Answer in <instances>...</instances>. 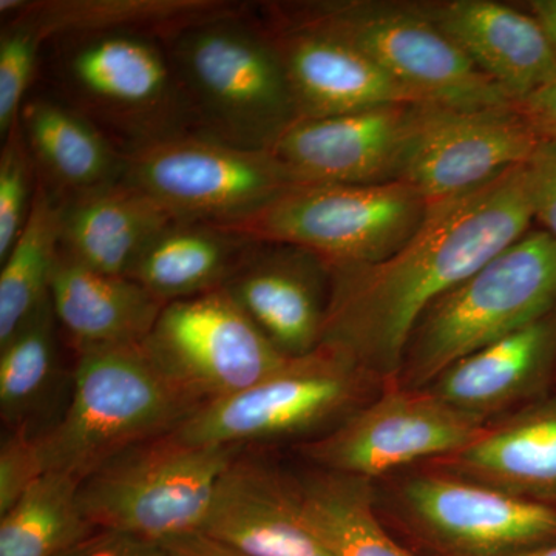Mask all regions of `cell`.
<instances>
[{
  "instance_id": "1",
  "label": "cell",
  "mask_w": 556,
  "mask_h": 556,
  "mask_svg": "<svg viewBox=\"0 0 556 556\" xmlns=\"http://www.w3.org/2000/svg\"><path fill=\"white\" fill-rule=\"evenodd\" d=\"M527 166L428 204L426 217L390 257L331 268L320 346L345 354L379 382H397L424 313L529 232Z\"/></svg>"
},
{
  "instance_id": "2",
  "label": "cell",
  "mask_w": 556,
  "mask_h": 556,
  "mask_svg": "<svg viewBox=\"0 0 556 556\" xmlns=\"http://www.w3.org/2000/svg\"><path fill=\"white\" fill-rule=\"evenodd\" d=\"M248 11L192 25L164 40V47L193 134L270 150L299 115L276 43Z\"/></svg>"
},
{
  "instance_id": "3",
  "label": "cell",
  "mask_w": 556,
  "mask_h": 556,
  "mask_svg": "<svg viewBox=\"0 0 556 556\" xmlns=\"http://www.w3.org/2000/svg\"><path fill=\"white\" fill-rule=\"evenodd\" d=\"M199 408L142 343L84 351L67 407L38 433L46 473L80 482L124 450L174 433Z\"/></svg>"
},
{
  "instance_id": "4",
  "label": "cell",
  "mask_w": 556,
  "mask_h": 556,
  "mask_svg": "<svg viewBox=\"0 0 556 556\" xmlns=\"http://www.w3.org/2000/svg\"><path fill=\"white\" fill-rule=\"evenodd\" d=\"M556 311V239L527 232L417 321L399 386L422 390L459 358Z\"/></svg>"
},
{
  "instance_id": "5",
  "label": "cell",
  "mask_w": 556,
  "mask_h": 556,
  "mask_svg": "<svg viewBox=\"0 0 556 556\" xmlns=\"http://www.w3.org/2000/svg\"><path fill=\"white\" fill-rule=\"evenodd\" d=\"M270 24L311 28L362 51L424 101L452 108L514 102L419 3L327 0L266 7Z\"/></svg>"
},
{
  "instance_id": "6",
  "label": "cell",
  "mask_w": 556,
  "mask_h": 556,
  "mask_svg": "<svg viewBox=\"0 0 556 556\" xmlns=\"http://www.w3.org/2000/svg\"><path fill=\"white\" fill-rule=\"evenodd\" d=\"M243 447L192 445L174 433L124 450L79 482L98 530L163 541L200 532L226 468Z\"/></svg>"
},
{
  "instance_id": "7",
  "label": "cell",
  "mask_w": 556,
  "mask_h": 556,
  "mask_svg": "<svg viewBox=\"0 0 556 556\" xmlns=\"http://www.w3.org/2000/svg\"><path fill=\"white\" fill-rule=\"evenodd\" d=\"M58 40L65 102L123 152L193 134L163 40L121 33Z\"/></svg>"
},
{
  "instance_id": "8",
  "label": "cell",
  "mask_w": 556,
  "mask_h": 556,
  "mask_svg": "<svg viewBox=\"0 0 556 556\" xmlns=\"http://www.w3.org/2000/svg\"><path fill=\"white\" fill-rule=\"evenodd\" d=\"M408 182H299L244 222L225 228L265 243L291 244L331 268L380 262L404 247L426 217Z\"/></svg>"
},
{
  "instance_id": "9",
  "label": "cell",
  "mask_w": 556,
  "mask_h": 556,
  "mask_svg": "<svg viewBox=\"0 0 556 556\" xmlns=\"http://www.w3.org/2000/svg\"><path fill=\"white\" fill-rule=\"evenodd\" d=\"M379 380L345 354L318 346L255 386L197 409L174 431L192 445L244 447L338 426L375 397Z\"/></svg>"
},
{
  "instance_id": "10",
  "label": "cell",
  "mask_w": 556,
  "mask_h": 556,
  "mask_svg": "<svg viewBox=\"0 0 556 556\" xmlns=\"http://www.w3.org/2000/svg\"><path fill=\"white\" fill-rule=\"evenodd\" d=\"M123 181L178 219L232 226L268 206L300 179L270 150L181 135L124 152Z\"/></svg>"
},
{
  "instance_id": "11",
  "label": "cell",
  "mask_w": 556,
  "mask_h": 556,
  "mask_svg": "<svg viewBox=\"0 0 556 556\" xmlns=\"http://www.w3.org/2000/svg\"><path fill=\"white\" fill-rule=\"evenodd\" d=\"M142 346L200 407L255 386L291 358L223 288L167 303Z\"/></svg>"
},
{
  "instance_id": "12",
  "label": "cell",
  "mask_w": 556,
  "mask_h": 556,
  "mask_svg": "<svg viewBox=\"0 0 556 556\" xmlns=\"http://www.w3.org/2000/svg\"><path fill=\"white\" fill-rule=\"evenodd\" d=\"M486 427L428 388L413 390L391 382L379 396L299 450L321 470L372 481L419 460L452 455Z\"/></svg>"
},
{
  "instance_id": "13",
  "label": "cell",
  "mask_w": 556,
  "mask_h": 556,
  "mask_svg": "<svg viewBox=\"0 0 556 556\" xmlns=\"http://www.w3.org/2000/svg\"><path fill=\"white\" fill-rule=\"evenodd\" d=\"M540 141L515 102L485 108L424 102L399 179L428 204L453 199L525 166Z\"/></svg>"
},
{
  "instance_id": "14",
  "label": "cell",
  "mask_w": 556,
  "mask_h": 556,
  "mask_svg": "<svg viewBox=\"0 0 556 556\" xmlns=\"http://www.w3.org/2000/svg\"><path fill=\"white\" fill-rule=\"evenodd\" d=\"M397 500L444 556H501L556 541V507L433 468L405 479Z\"/></svg>"
},
{
  "instance_id": "15",
  "label": "cell",
  "mask_w": 556,
  "mask_h": 556,
  "mask_svg": "<svg viewBox=\"0 0 556 556\" xmlns=\"http://www.w3.org/2000/svg\"><path fill=\"white\" fill-rule=\"evenodd\" d=\"M424 102L298 119L270 152L302 182L397 181Z\"/></svg>"
},
{
  "instance_id": "16",
  "label": "cell",
  "mask_w": 556,
  "mask_h": 556,
  "mask_svg": "<svg viewBox=\"0 0 556 556\" xmlns=\"http://www.w3.org/2000/svg\"><path fill=\"white\" fill-rule=\"evenodd\" d=\"M223 289L285 356L320 346L331 266L313 252L260 241Z\"/></svg>"
},
{
  "instance_id": "17",
  "label": "cell",
  "mask_w": 556,
  "mask_h": 556,
  "mask_svg": "<svg viewBox=\"0 0 556 556\" xmlns=\"http://www.w3.org/2000/svg\"><path fill=\"white\" fill-rule=\"evenodd\" d=\"M265 27L287 73L299 119L427 102L334 36L270 22Z\"/></svg>"
},
{
  "instance_id": "18",
  "label": "cell",
  "mask_w": 556,
  "mask_h": 556,
  "mask_svg": "<svg viewBox=\"0 0 556 556\" xmlns=\"http://www.w3.org/2000/svg\"><path fill=\"white\" fill-rule=\"evenodd\" d=\"M200 533L247 556H332L303 521L292 478L241 453L219 479Z\"/></svg>"
},
{
  "instance_id": "19",
  "label": "cell",
  "mask_w": 556,
  "mask_h": 556,
  "mask_svg": "<svg viewBox=\"0 0 556 556\" xmlns=\"http://www.w3.org/2000/svg\"><path fill=\"white\" fill-rule=\"evenodd\" d=\"M419 7L515 104L556 78L554 47L532 14L493 0Z\"/></svg>"
},
{
  "instance_id": "20",
  "label": "cell",
  "mask_w": 556,
  "mask_h": 556,
  "mask_svg": "<svg viewBox=\"0 0 556 556\" xmlns=\"http://www.w3.org/2000/svg\"><path fill=\"white\" fill-rule=\"evenodd\" d=\"M556 367V311L450 365L427 387L445 404L490 424L530 401Z\"/></svg>"
},
{
  "instance_id": "21",
  "label": "cell",
  "mask_w": 556,
  "mask_h": 556,
  "mask_svg": "<svg viewBox=\"0 0 556 556\" xmlns=\"http://www.w3.org/2000/svg\"><path fill=\"white\" fill-rule=\"evenodd\" d=\"M433 470L556 507V396L518 408Z\"/></svg>"
},
{
  "instance_id": "22",
  "label": "cell",
  "mask_w": 556,
  "mask_h": 556,
  "mask_svg": "<svg viewBox=\"0 0 556 556\" xmlns=\"http://www.w3.org/2000/svg\"><path fill=\"white\" fill-rule=\"evenodd\" d=\"M175 219L148 193L118 181L61 201V252L86 268L127 277Z\"/></svg>"
},
{
  "instance_id": "23",
  "label": "cell",
  "mask_w": 556,
  "mask_h": 556,
  "mask_svg": "<svg viewBox=\"0 0 556 556\" xmlns=\"http://www.w3.org/2000/svg\"><path fill=\"white\" fill-rule=\"evenodd\" d=\"M50 298L58 325L78 354L144 342L166 306L131 278L86 268L62 252Z\"/></svg>"
},
{
  "instance_id": "24",
  "label": "cell",
  "mask_w": 556,
  "mask_h": 556,
  "mask_svg": "<svg viewBox=\"0 0 556 556\" xmlns=\"http://www.w3.org/2000/svg\"><path fill=\"white\" fill-rule=\"evenodd\" d=\"M244 9L228 0H0L3 22H28L46 40L121 33L164 42Z\"/></svg>"
},
{
  "instance_id": "25",
  "label": "cell",
  "mask_w": 556,
  "mask_h": 556,
  "mask_svg": "<svg viewBox=\"0 0 556 556\" xmlns=\"http://www.w3.org/2000/svg\"><path fill=\"white\" fill-rule=\"evenodd\" d=\"M20 126L40 181L58 200L123 181V150L68 102L31 98Z\"/></svg>"
},
{
  "instance_id": "26",
  "label": "cell",
  "mask_w": 556,
  "mask_h": 556,
  "mask_svg": "<svg viewBox=\"0 0 556 556\" xmlns=\"http://www.w3.org/2000/svg\"><path fill=\"white\" fill-rule=\"evenodd\" d=\"M258 243L225 226L175 219L139 255L127 277L167 305L225 287Z\"/></svg>"
},
{
  "instance_id": "27",
  "label": "cell",
  "mask_w": 556,
  "mask_h": 556,
  "mask_svg": "<svg viewBox=\"0 0 556 556\" xmlns=\"http://www.w3.org/2000/svg\"><path fill=\"white\" fill-rule=\"evenodd\" d=\"M292 481L303 521L332 556H413L380 525L369 479L317 468Z\"/></svg>"
},
{
  "instance_id": "28",
  "label": "cell",
  "mask_w": 556,
  "mask_h": 556,
  "mask_svg": "<svg viewBox=\"0 0 556 556\" xmlns=\"http://www.w3.org/2000/svg\"><path fill=\"white\" fill-rule=\"evenodd\" d=\"M61 252V201L38 177L24 229L0 270V343L7 342L50 298Z\"/></svg>"
},
{
  "instance_id": "29",
  "label": "cell",
  "mask_w": 556,
  "mask_h": 556,
  "mask_svg": "<svg viewBox=\"0 0 556 556\" xmlns=\"http://www.w3.org/2000/svg\"><path fill=\"white\" fill-rule=\"evenodd\" d=\"M78 479L46 473L0 515V556H64L97 532L78 503Z\"/></svg>"
},
{
  "instance_id": "30",
  "label": "cell",
  "mask_w": 556,
  "mask_h": 556,
  "mask_svg": "<svg viewBox=\"0 0 556 556\" xmlns=\"http://www.w3.org/2000/svg\"><path fill=\"white\" fill-rule=\"evenodd\" d=\"M56 316L51 298L0 343V415L9 430L28 428L58 380Z\"/></svg>"
},
{
  "instance_id": "31",
  "label": "cell",
  "mask_w": 556,
  "mask_h": 556,
  "mask_svg": "<svg viewBox=\"0 0 556 556\" xmlns=\"http://www.w3.org/2000/svg\"><path fill=\"white\" fill-rule=\"evenodd\" d=\"M0 150V262L9 255L30 215L38 170L17 121Z\"/></svg>"
},
{
  "instance_id": "32",
  "label": "cell",
  "mask_w": 556,
  "mask_h": 556,
  "mask_svg": "<svg viewBox=\"0 0 556 556\" xmlns=\"http://www.w3.org/2000/svg\"><path fill=\"white\" fill-rule=\"evenodd\" d=\"M46 39L24 21H5L0 33V137L5 139L20 121L27 101L39 50Z\"/></svg>"
},
{
  "instance_id": "33",
  "label": "cell",
  "mask_w": 556,
  "mask_h": 556,
  "mask_svg": "<svg viewBox=\"0 0 556 556\" xmlns=\"http://www.w3.org/2000/svg\"><path fill=\"white\" fill-rule=\"evenodd\" d=\"M43 475L38 433L28 428L9 430L0 447V515L10 510Z\"/></svg>"
},
{
  "instance_id": "34",
  "label": "cell",
  "mask_w": 556,
  "mask_h": 556,
  "mask_svg": "<svg viewBox=\"0 0 556 556\" xmlns=\"http://www.w3.org/2000/svg\"><path fill=\"white\" fill-rule=\"evenodd\" d=\"M526 166L533 219L556 239V141L541 139Z\"/></svg>"
},
{
  "instance_id": "35",
  "label": "cell",
  "mask_w": 556,
  "mask_h": 556,
  "mask_svg": "<svg viewBox=\"0 0 556 556\" xmlns=\"http://www.w3.org/2000/svg\"><path fill=\"white\" fill-rule=\"evenodd\" d=\"M64 556H169L163 544L116 530H97Z\"/></svg>"
},
{
  "instance_id": "36",
  "label": "cell",
  "mask_w": 556,
  "mask_h": 556,
  "mask_svg": "<svg viewBox=\"0 0 556 556\" xmlns=\"http://www.w3.org/2000/svg\"><path fill=\"white\" fill-rule=\"evenodd\" d=\"M517 108L529 121L538 137L556 141V78L526 100L517 102Z\"/></svg>"
},
{
  "instance_id": "37",
  "label": "cell",
  "mask_w": 556,
  "mask_h": 556,
  "mask_svg": "<svg viewBox=\"0 0 556 556\" xmlns=\"http://www.w3.org/2000/svg\"><path fill=\"white\" fill-rule=\"evenodd\" d=\"M161 544L169 556H247L223 546L200 532L170 538Z\"/></svg>"
},
{
  "instance_id": "38",
  "label": "cell",
  "mask_w": 556,
  "mask_h": 556,
  "mask_svg": "<svg viewBox=\"0 0 556 556\" xmlns=\"http://www.w3.org/2000/svg\"><path fill=\"white\" fill-rule=\"evenodd\" d=\"M530 13L546 33L548 42L556 53V0H533L529 3Z\"/></svg>"
},
{
  "instance_id": "39",
  "label": "cell",
  "mask_w": 556,
  "mask_h": 556,
  "mask_svg": "<svg viewBox=\"0 0 556 556\" xmlns=\"http://www.w3.org/2000/svg\"><path fill=\"white\" fill-rule=\"evenodd\" d=\"M501 556H556V541L555 543L541 544V546L521 548V551Z\"/></svg>"
}]
</instances>
